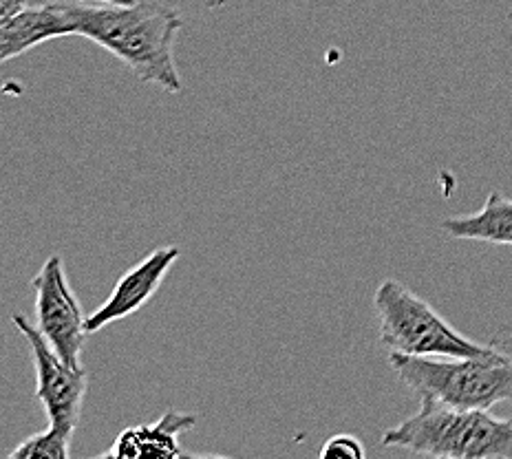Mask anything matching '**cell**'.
<instances>
[{
    "mask_svg": "<svg viewBox=\"0 0 512 459\" xmlns=\"http://www.w3.org/2000/svg\"><path fill=\"white\" fill-rule=\"evenodd\" d=\"M382 444L442 459H512V420L424 398L420 411L382 433Z\"/></svg>",
    "mask_w": 512,
    "mask_h": 459,
    "instance_id": "obj_2",
    "label": "cell"
},
{
    "mask_svg": "<svg viewBox=\"0 0 512 459\" xmlns=\"http://www.w3.org/2000/svg\"><path fill=\"white\" fill-rule=\"evenodd\" d=\"M31 0H0V20L14 16L20 9L27 7Z\"/></svg>",
    "mask_w": 512,
    "mask_h": 459,
    "instance_id": "obj_13",
    "label": "cell"
},
{
    "mask_svg": "<svg viewBox=\"0 0 512 459\" xmlns=\"http://www.w3.org/2000/svg\"><path fill=\"white\" fill-rule=\"evenodd\" d=\"M204 5L208 9H221V7L228 5V0H204Z\"/></svg>",
    "mask_w": 512,
    "mask_h": 459,
    "instance_id": "obj_15",
    "label": "cell"
},
{
    "mask_svg": "<svg viewBox=\"0 0 512 459\" xmlns=\"http://www.w3.org/2000/svg\"><path fill=\"white\" fill-rule=\"evenodd\" d=\"M367 451L358 437L349 435V433H338L332 435L329 440L323 444V448L318 451L320 459H365Z\"/></svg>",
    "mask_w": 512,
    "mask_h": 459,
    "instance_id": "obj_12",
    "label": "cell"
},
{
    "mask_svg": "<svg viewBox=\"0 0 512 459\" xmlns=\"http://www.w3.org/2000/svg\"><path fill=\"white\" fill-rule=\"evenodd\" d=\"M12 323L25 336L31 349L36 371V400L45 409L49 426L73 435L78 429L89 389L87 371L84 367H69L42 336L38 325L31 323L25 314H14Z\"/></svg>",
    "mask_w": 512,
    "mask_h": 459,
    "instance_id": "obj_5",
    "label": "cell"
},
{
    "mask_svg": "<svg viewBox=\"0 0 512 459\" xmlns=\"http://www.w3.org/2000/svg\"><path fill=\"white\" fill-rule=\"evenodd\" d=\"M389 365L420 400L490 411L512 402V358H420L389 354Z\"/></svg>",
    "mask_w": 512,
    "mask_h": 459,
    "instance_id": "obj_4",
    "label": "cell"
},
{
    "mask_svg": "<svg viewBox=\"0 0 512 459\" xmlns=\"http://www.w3.org/2000/svg\"><path fill=\"white\" fill-rule=\"evenodd\" d=\"M179 256L181 252L175 245H162V248H155L146 259L124 272L117 279L109 298L87 316L89 336L102 332L104 327L117 323V320L137 314L142 307L151 303V298L159 292L166 274L179 261Z\"/></svg>",
    "mask_w": 512,
    "mask_h": 459,
    "instance_id": "obj_7",
    "label": "cell"
},
{
    "mask_svg": "<svg viewBox=\"0 0 512 459\" xmlns=\"http://www.w3.org/2000/svg\"><path fill=\"white\" fill-rule=\"evenodd\" d=\"M64 36H76L71 0H31L14 16L0 20V60L9 62L42 42Z\"/></svg>",
    "mask_w": 512,
    "mask_h": 459,
    "instance_id": "obj_8",
    "label": "cell"
},
{
    "mask_svg": "<svg viewBox=\"0 0 512 459\" xmlns=\"http://www.w3.org/2000/svg\"><path fill=\"white\" fill-rule=\"evenodd\" d=\"M71 440V433L49 426L47 431L29 435L25 442H20L9 453V459H67L71 453Z\"/></svg>",
    "mask_w": 512,
    "mask_h": 459,
    "instance_id": "obj_11",
    "label": "cell"
},
{
    "mask_svg": "<svg viewBox=\"0 0 512 459\" xmlns=\"http://www.w3.org/2000/svg\"><path fill=\"white\" fill-rule=\"evenodd\" d=\"M373 307L380 318V345L389 354L420 358H499L493 345L475 343L460 334L407 285L387 279L373 294Z\"/></svg>",
    "mask_w": 512,
    "mask_h": 459,
    "instance_id": "obj_3",
    "label": "cell"
},
{
    "mask_svg": "<svg viewBox=\"0 0 512 459\" xmlns=\"http://www.w3.org/2000/svg\"><path fill=\"white\" fill-rule=\"evenodd\" d=\"M71 16L76 36L113 53L142 82L166 93H179L184 87L175 64V38L184 18L175 7L159 0L128 5L71 0Z\"/></svg>",
    "mask_w": 512,
    "mask_h": 459,
    "instance_id": "obj_1",
    "label": "cell"
},
{
    "mask_svg": "<svg viewBox=\"0 0 512 459\" xmlns=\"http://www.w3.org/2000/svg\"><path fill=\"white\" fill-rule=\"evenodd\" d=\"M80 3H117V5H128V3H135V0H80Z\"/></svg>",
    "mask_w": 512,
    "mask_h": 459,
    "instance_id": "obj_14",
    "label": "cell"
},
{
    "mask_svg": "<svg viewBox=\"0 0 512 459\" xmlns=\"http://www.w3.org/2000/svg\"><path fill=\"white\" fill-rule=\"evenodd\" d=\"M197 418L192 413L166 411L153 424L128 426L115 437L113 446L104 453L111 459H175L184 457L179 448V435L190 431Z\"/></svg>",
    "mask_w": 512,
    "mask_h": 459,
    "instance_id": "obj_9",
    "label": "cell"
},
{
    "mask_svg": "<svg viewBox=\"0 0 512 459\" xmlns=\"http://www.w3.org/2000/svg\"><path fill=\"white\" fill-rule=\"evenodd\" d=\"M442 230L453 239L512 245V199L501 192H490L486 204L464 217H448Z\"/></svg>",
    "mask_w": 512,
    "mask_h": 459,
    "instance_id": "obj_10",
    "label": "cell"
},
{
    "mask_svg": "<svg viewBox=\"0 0 512 459\" xmlns=\"http://www.w3.org/2000/svg\"><path fill=\"white\" fill-rule=\"evenodd\" d=\"M31 285L36 292V325L42 336L69 367H84L82 351L89 336L87 316L82 312L76 292L71 290L58 254H51L42 263Z\"/></svg>",
    "mask_w": 512,
    "mask_h": 459,
    "instance_id": "obj_6",
    "label": "cell"
}]
</instances>
